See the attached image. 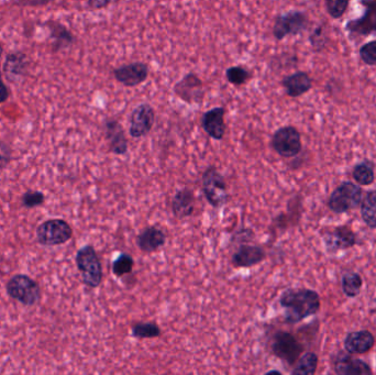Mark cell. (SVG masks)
I'll return each mask as SVG.
<instances>
[{"label":"cell","mask_w":376,"mask_h":375,"mask_svg":"<svg viewBox=\"0 0 376 375\" xmlns=\"http://www.w3.org/2000/svg\"><path fill=\"white\" fill-rule=\"evenodd\" d=\"M6 291L12 299L21 303L22 305H36L41 299V287L34 279L26 274H16L7 282Z\"/></svg>","instance_id":"4"},{"label":"cell","mask_w":376,"mask_h":375,"mask_svg":"<svg viewBox=\"0 0 376 375\" xmlns=\"http://www.w3.org/2000/svg\"><path fill=\"white\" fill-rule=\"evenodd\" d=\"M30 61L24 52L17 51L11 52L6 56L5 63L3 66V73L7 78L8 82L15 84L29 70Z\"/></svg>","instance_id":"15"},{"label":"cell","mask_w":376,"mask_h":375,"mask_svg":"<svg viewBox=\"0 0 376 375\" xmlns=\"http://www.w3.org/2000/svg\"><path fill=\"white\" fill-rule=\"evenodd\" d=\"M174 93L186 103H201L205 97L204 84L196 74L190 73L176 83Z\"/></svg>","instance_id":"12"},{"label":"cell","mask_w":376,"mask_h":375,"mask_svg":"<svg viewBox=\"0 0 376 375\" xmlns=\"http://www.w3.org/2000/svg\"><path fill=\"white\" fill-rule=\"evenodd\" d=\"M54 0H14V5L21 8H40L50 5Z\"/></svg>","instance_id":"37"},{"label":"cell","mask_w":376,"mask_h":375,"mask_svg":"<svg viewBox=\"0 0 376 375\" xmlns=\"http://www.w3.org/2000/svg\"><path fill=\"white\" fill-rule=\"evenodd\" d=\"M362 218L370 228H376V190L365 194L361 204Z\"/></svg>","instance_id":"26"},{"label":"cell","mask_w":376,"mask_h":375,"mask_svg":"<svg viewBox=\"0 0 376 375\" xmlns=\"http://www.w3.org/2000/svg\"><path fill=\"white\" fill-rule=\"evenodd\" d=\"M373 334L367 330L351 332L345 340V350L351 354H361L370 351L373 348Z\"/></svg>","instance_id":"22"},{"label":"cell","mask_w":376,"mask_h":375,"mask_svg":"<svg viewBox=\"0 0 376 375\" xmlns=\"http://www.w3.org/2000/svg\"><path fill=\"white\" fill-rule=\"evenodd\" d=\"M362 279L357 273H347L342 279V289L345 295L355 297L361 291Z\"/></svg>","instance_id":"31"},{"label":"cell","mask_w":376,"mask_h":375,"mask_svg":"<svg viewBox=\"0 0 376 375\" xmlns=\"http://www.w3.org/2000/svg\"><path fill=\"white\" fill-rule=\"evenodd\" d=\"M75 263L82 275L84 285L91 289L101 287L103 277V265L93 245H86L78 249L75 255Z\"/></svg>","instance_id":"2"},{"label":"cell","mask_w":376,"mask_h":375,"mask_svg":"<svg viewBox=\"0 0 376 375\" xmlns=\"http://www.w3.org/2000/svg\"><path fill=\"white\" fill-rule=\"evenodd\" d=\"M116 81L126 87L139 86L149 77V66L146 63L136 62L120 66L113 71Z\"/></svg>","instance_id":"13"},{"label":"cell","mask_w":376,"mask_h":375,"mask_svg":"<svg viewBox=\"0 0 376 375\" xmlns=\"http://www.w3.org/2000/svg\"><path fill=\"white\" fill-rule=\"evenodd\" d=\"M363 14L357 19L347 22L345 29L350 36L365 38L376 34V0H360Z\"/></svg>","instance_id":"10"},{"label":"cell","mask_w":376,"mask_h":375,"mask_svg":"<svg viewBox=\"0 0 376 375\" xmlns=\"http://www.w3.org/2000/svg\"><path fill=\"white\" fill-rule=\"evenodd\" d=\"M134 267V260L128 253H120L113 262V273L116 277H123L130 274Z\"/></svg>","instance_id":"28"},{"label":"cell","mask_w":376,"mask_h":375,"mask_svg":"<svg viewBox=\"0 0 376 375\" xmlns=\"http://www.w3.org/2000/svg\"><path fill=\"white\" fill-rule=\"evenodd\" d=\"M225 78L230 84L240 86L251 78V73L243 66H231L225 71Z\"/></svg>","instance_id":"30"},{"label":"cell","mask_w":376,"mask_h":375,"mask_svg":"<svg viewBox=\"0 0 376 375\" xmlns=\"http://www.w3.org/2000/svg\"><path fill=\"white\" fill-rule=\"evenodd\" d=\"M105 137L109 151L116 155H125L128 152V140L125 129L119 121L109 119L105 123Z\"/></svg>","instance_id":"16"},{"label":"cell","mask_w":376,"mask_h":375,"mask_svg":"<svg viewBox=\"0 0 376 375\" xmlns=\"http://www.w3.org/2000/svg\"><path fill=\"white\" fill-rule=\"evenodd\" d=\"M360 58L369 66H376V40L367 42L360 48Z\"/></svg>","instance_id":"34"},{"label":"cell","mask_w":376,"mask_h":375,"mask_svg":"<svg viewBox=\"0 0 376 375\" xmlns=\"http://www.w3.org/2000/svg\"><path fill=\"white\" fill-rule=\"evenodd\" d=\"M308 27V17L306 14L298 10L286 12L275 18L273 26V36L278 41H282L286 36H298Z\"/></svg>","instance_id":"7"},{"label":"cell","mask_w":376,"mask_h":375,"mask_svg":"<svg viewBox=\"0 0 376 375\" xmlns=\"http://www.w3.org/2000/svg\"><path fill=\"white\" fill-rule=\"evenodd\" d=\"M156 123V111L149 103H141L136 107L130 117L129 133L134 139L146 137Z\"/></svg>","instance_id":"11"},{"label":"cell","mask_w":376,"mask_h":375,"mask_svg":"<svg viewBox=\"0 0 376 375\" xmlns=\"http://www.w3.org/2000/svg\"><path fill=\"white\" fill-rule=\"evenodd\" d=\"M266 253L260 245H240L231 257V264L235 269H249L265 260Z\"/></svg>","instance_id":"14"},{"label":"cell","mask_w":376,"mask_h":375,"mask_svg":"<svg viewBox=\"0 0 376 375\" xmlns=\"http://www.w3.org/2000/svg\"><path fill=\"white\" fill-rule=\"evenodd\" d=\"M0 61H1V60H0ZM3 74H4L3 70H1V66H0V81H4L3 80Z\"/></svg>","instance_id":"41"},{"label":"cell","mask_w":376,"mask_h":375,"mask_svg":"<svg viewBox=\"0 0 376 375\" xmlns=\"http://www.w3.org/2000/svg\"><path fill=\"white\" fill-rule=\"evenodd\" d=\"M327 12L332 19H340L345 15L350 0H325Z\"/></svg>","instance_id":"32"},{"label":"cell","mask_w":376,"mask_h":375,"mask_svg":"<svg viewBox=\"0 0 376 375\" xmlns=\"http://www.w3.org/2000/svg\"><path fill=\"white\" fill-rule=\"evenodd\" d=\"M317 366H318V356L313 352H307V354L300 356L298 362L295 364V368L292 373L295 375L315 374Z\"/></svg>","instance_id":"27"},{"label":"cell","mask_w":376,"mask_h":375,"mask_svg":"<svg viewBox=\"0 0 376 375\" xmlns=\"http://www.w3.org/2000/svg\"><path fill=\"white\" fill-rule=\"evenodd\" d=\"M310 41L312 43L313 48L316 52H321L326 46L327 36L325 34L324 26H318L316 29L310 34Z\"/></svg>","instance_id":"35"},{"label":"cell","mask_w":376,"mask_h":375,"mask_svg":"<svg viewBox=\"0 0 376 375\" xmlns=\"http://www.w3.org/2000/svg\"><path fill=\"white\" fill-rule=\"evenodd\" d=\"M335 372L342 375L372 374L371 369L363 361L355 360L345 354L335 360Z\"/></svg>","instance_id":"23"},{"label":"cell","mask_w":376,"mask_h":375,"mask_svg":"<svg viewBox=\"0 0 376 375\" xmlns=\"http://www.w3.org/2000/svg\"><path fill=\"white\" fill-rule=\"evenodd\" d=\"M166 235L162 229L156 226H149L140 231L136 238L138 248L143 253H153L164 247Z\"/></svg>","instance_id":"18"},{"label":"cell","mask_w":376,"mask_h":375,"mask_svg":"<svg viewBox=\"0 0 376 375\" xmlns=\"http://www.w3.org/2000/svg\"><path fill=\"white\" fill-rule=\"evenodd\" d=\"M225 115L223 107H216L206 111L201 117V127L205 133L217 141L223 140L225 135Z\"/></svg>","instance_id":"17"},{"label":"cell","mask_w":376,"mask_h":375,"mask_svg":"<svg viewBox=\"0 0 376 375\" xmlns=\"http://www.w3.org/2000/svg\"><path fill=\"white\" fill-rule=\"evenodd\" d=\"M280 304L285 310V320L290 324H296L315 315L320 308L318 294L308 289H286L280 296Z\"/></svg>","instance_id":"1"},{"label":"cell","mask_w":376,"mask_h":375,"mask_svg":"<svg viewBox=\"0 0 376 375\" xmlns=\"http://www.w3.org/2000/svg\"><path fill=\"white\" fill-rule=\"evenodd\" d=\"M10 91L4 81H0V103H6L9 99Z\"/></svg>","instance_id":"39"},{"label":"cell","mask_w":376,"mask_h":375,"mask_svg":"<svg viewBox=\"0 0 376 375\" xmlns=\"http://www.w3.org/2000/svg\"><path fill=\"white\" fill-rule=\"evenodd\" d=\"M171 208L173 215L180 220L193 216L195 212V195L193 190L188 188L178 190L176 195L173 196Z\"/></svg>","instance_id":"19"},{"label":"cell","mask_w":376,"mask_h":375,"mask_svg":"<svg viewBox=\"0 0 376 375\" xmlns=\"http://www.w3.org/2000/svg\"><path fill=\"white\" fill-rule=\"evenodd\" d=\"M44 24H46V29L49 30V36L52 40L53 52H59V51L68 48L74 43V34L67 29L64 24L56 21V20H48Z\"/></svg>","instance_id":"21"},{"label":"cell","mask_w":376,"mask_h":375,"mask_svg":"<svg viewBox=\"0 0 376 375\" xmlns=\"http://www.w3.org/2000/svg\"><path fill=\"white\" fill-rule=\"evenodd\" d=\"M361 200V188L350 182H345L333 190L329 200V207L333 212L341 214L359 206Z\"/></svg>","instance_id":"9"},{"label":"cell","mask_w":376,"mask_h":375,"mask_svg":"<svg viewBox=\"0 0 376 375\" xmlns=\"http://www.w3.org/2000/svg\"><path fill=\"white\" fill-rule=\"evenodd\" d=\"M353 178L360 185L367 186L373 183L374 178H375L373 165L371 163L357 164L353 170Z\"/></svg>","instance_id":"29"},{"label":"cell","mask_w":376,"mask_h":375,"mask_svg":"<svg viewBox=\"0 0 376 375\" xmlns=\"http://www.w3.org/2000/svg\"><path fill=\"white\" fill-rule=\"evenodd\" d=\"M271 349L276 358L290 366H294L298 362L304 350L302 344L292 334L282 330L274 334Z\"/></svg>","instance_id":"8"},{"label":"cell","mask_w":376,"mask_h":375,"mask_svg":"<svg viewBox=\"0 0 376 375\" xmlns=\"http://www.w3.org/2000/svg\"><path fill=\"white\" fill-rule=\"evenodd\" d=\"M271 145L278 155L290 159L296 157L302 151V135L296 128L285 125L274 133Z\"/></svg>","instance_id":"6"},{"label":"cell","mask_w":376,"mask_h":375,"mask_svg":"<svg viewBox=\"0 0 376 375\" xmlns=\"http://www.w3.org/2000/svg\"><path fill=\"white\" fill-rule=\"evenodd\" d=\"M73 237V228L64 219H49L36 228L38 242L44 247L64 245Z\"/></svg>","instance_id":"5"},{"label":"cell","mask_w":376,"mask_h":375,"mask_svg":"<svg viewBox=\"0 0 376 375\" xmlns=\"http://www.w3.org/2000/svg\"><path fill=\"white\" fill-rule=\"evenodd\" d=\"M201 185L205 197L213 208L220 210L227 205L229 200L227 183L215 166H209L205 170L201 178Z\"/></svg>","instance_id":"3"},{"label":"cell","mask_w":376,"mask_h":375,"mask_svg":"<svg viewBox=\"0 0 376 375\" xmlns=\"http://www.w3.org/2000/svg\"><path fill=\"white\" fill-rule=\"evenodd\" d=\"M325 241L329 248L333 250H340V249L352 247L355 242V236L350 229L337 228L325 236Z\"/></svg>","instance_id":"24"},{"label":"cell","mask_w":376,"mask_h":375,"mask_svg":"<svg viewBox=\"0 0 376 375\" xmlns=\"http://www.w3.org/2000/svg\"><path fill=\"white\" fill-rule=\"evenodd\" d=\"M46 202V195L40 190H28L24 192L21 197L22 206L26 208H36V207L41 206Z\"/></svg>","instance_id":"33"},{"label":"cell","mask_w":376,"mask_h":375,"mask_svg":"<svg viewBox=\"0 0 376 375\" xmlns=\"http://www.w3.org/2000/svg\"><path fill=\"white\" fill-rule=\"evenodd\" d=\"M12 160V150L8 143L0 140V170H4L9 165Z\"/></svg>","instance_id":"36"},{"label":"cell","mask_w":376,"mask_h":375,"mask_svg":"<svg viewBox=\"0 0 376 375\" xmlns=\"http://www.w3.org/2000/svg\"><path fill=\"white\" fill-rule=\"evenodd\" d=\"M118 1L119 0H87V6H88L89 9L99 10L108 7V6L118 3Z\"/></svg>","instance_id":"38"},{"label":"cell","mask_w":376,"mask_h":375,"mask_svg":"<svg viewBox=\"0 0 376 375\" xmlns=\"http://www.w3.org/2000/svg\"><path fill=\"white\" fill-rule=\"evenodd\" d=\"M4 54V46H1V43H0V60H1V58H3Z\"/></svg>","instance_id":"40"},{"label":"cell","mask_w":376,"mask_h":375,"mask_svg":"<svg viewBox=\"0 0 376 375\" xmlns=\"http://www.w3.org/2000/svg\"><path fill=\"white\" fill-rule=\"evenodd\" d=\"M132 337L136 339H154L162 334L160 326L154 322H137L131 326Z\"/></svg>","instance_id":"25"},{"label":"cell","mask_w":376,"mask_h":375,"mask_svg":"<svg viewBox=\"0 0 376 375\" xmlns=\"http://www.w3.org/2000/svg\"><path fill=\"white\" fill-rule=\"evenodd\" d=\"M282 86L286 94L292 98H298L310 92L313 87V80L306 72H296L285 76L282 81Z\"/></svg>","instance_id":"20"}]
</instances>
